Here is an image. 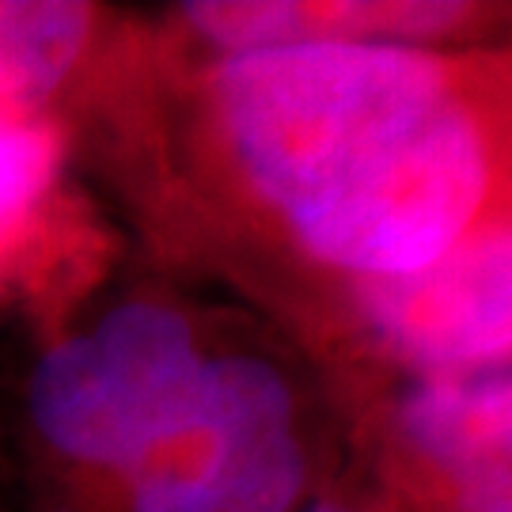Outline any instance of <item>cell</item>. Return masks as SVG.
<instances>
[{"label":"cell","instance_id":"cell-1","mask_svg":"<svg viewBox=\"0 0 512 512\" xmlns=\"http://www.w3.org/2000/svg\"><path fill=\"white\" fill-rule=\"evenodd\" d=\"M220 107L258 190L327 262L410 274L452 251L486 194V148L444 65L387 42L236 54Z\"/></svg>","mask_w":512,"mask_h":512},{"label":"cell","instance_id":"cell-2","mask_svg":"<svg viewBox=\"0 0 512 512\" xmlns=\"http://www.w3.org/2000/svg\"><path fill=\"white\" fill-rule=\"evenodd\" d=\"M202 368L175 311L129 304L38 365L35 421L61 452L133 471L186 414Z\"/></svg>","mask_w":512,"mask_h":512},{"label":"cell","instance_id":"cell-3","mask_svg":"<svg viewBox=\"0 0 512 512\" xmlns=\"http://www.w3.org/2000/svg\"><path fill=\"white\" fill-rule=\"evenodd\" d=\"M129 478L133 512H289L304 456L285 380L247 357L209 361L186 414Z\"/></svg>","mask_w":512,"mask_h":512},{"label":"cell","instance_id":"cell-4","mask_svg":"<svg viewBox=\"0 0 512 512\" xmlns=\"http://www.w3.org/2000/svg\"><path fill=\"white\" fill-rule=\"evenodd\" d=\"M368 308L399 349L433 372L494 365L512 334V251L490 232L425 262L368 281Z\"/></svg>","mask_w":512,"mask_h":512},{"label":"cell","instance_id":"cell-5","mask_svg":"<svg viewBox=\"0 0 512 512\" xmlns=\"http://www.w3.org/2000/svg\"><path fill=\"white\" fill-rule=\"evenodd\" d=\"M406 429L459 482L471 512H512L509 368L437 372L406 399Z\"/></svg>","mask_w":512,"mask_h":512},{"label":"cell","instance_id":"cell-6","mask_svg":"<svg viewBox=\"0 0 512 512\" xmlns=\"http://www.w3.org/2000/svg\"><path fill=\"white\" fill-rule=\"evenodd\" d=\"M186 16L209 38L232 46L236 54L296 46V42H353V31H399L429 35L463 16L459 4H190Z\"/></svg>","mask_w":512,"mask_h":512},{"label":"cell","instance_id":"cell-7","mask_svg":"<svg viewBox=\"0 0 512 512\" xmlns=\"http://www.w3.org/2000/svg\"><path fill=\"white\" fill-rule=\"evenodd\" d=\"M84 35V4H0V99L38 103L54 92Z\"/></svg>","mask_w":512,"mask_h":512},{"label":"cell","instance_id":"cell-8","mask_svg":"<svg viewBox=\"0 0 512 512\" xmlns=\"http://www.w3.org/2000/svg\"><path fill=\"white\" fill-rule=\"evenodd\" d=\"M54 167V141L42 126L0 114V243L38 202Z\"/></svg>","mask_w":512,"mask_h":512},{"label":"cell","instance_id":"cell-9","mask_svg":"<svg viewBox=\"0 0 512 512\" xmlns=\"http://www.w3.org/2000/svg\"><path fill=\"white\" fill-rule=\"evenodd\" d=\"M319 512H330V509H319Z\"/></svg>","mask_w":512,"mask_h":512}]
</instances>
